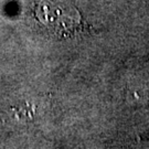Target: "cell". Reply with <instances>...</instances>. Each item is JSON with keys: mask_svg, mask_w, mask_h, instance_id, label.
Wrapping results in <instances>:
<instances>
[{"mask_svg": "<svg viewBox=\"0 0 149 149\" xmlns=\"http://www.w3.org/2000/svg\"><path fill=\"white\" fill-rule=\"evenodd\" d=\"M34 16L49 31L59 37H73L84 29L80 11L62 0H42L34 9Z\"/></svg>", "mask_w": 149, "mask_h": 149, "instance_id": "obj_1", "label": "cell"}]
</instances>
